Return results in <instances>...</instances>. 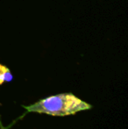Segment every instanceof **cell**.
Returning <instances> with one entry per match:
<instances>
[{
    "label": "cell",
    "instance_id": "2",
    "mask_svg": "<svg viewBox=\"0 0 128 129\" xmlns=\"http://www.w3.org/2000/svg\"><path fill=\"white\" fill-rule=\"evenodd\" d=\"M12 74L6 66L0 64V84L5 82H11L12 80Z\"/></svg>",
    "mask_w": 128,
    "mask_h": 129
},
{
    "label": "cell",
    "instance_id": "1",
    "mask_svg": "<svg viewBox=\"0 0 128 129\" xmlns=\"http://www.w3.org/2000/svg\"><path fill=\"white\" fill-rule=\"evenodd\" d=\"M25 108L30 112L46 113L52 116H67L91 108V105L81 100L72 93L51 96Z\"/></svg>",
    "mask_w": 128,
    "mask_h": 129
}]
</instances>
